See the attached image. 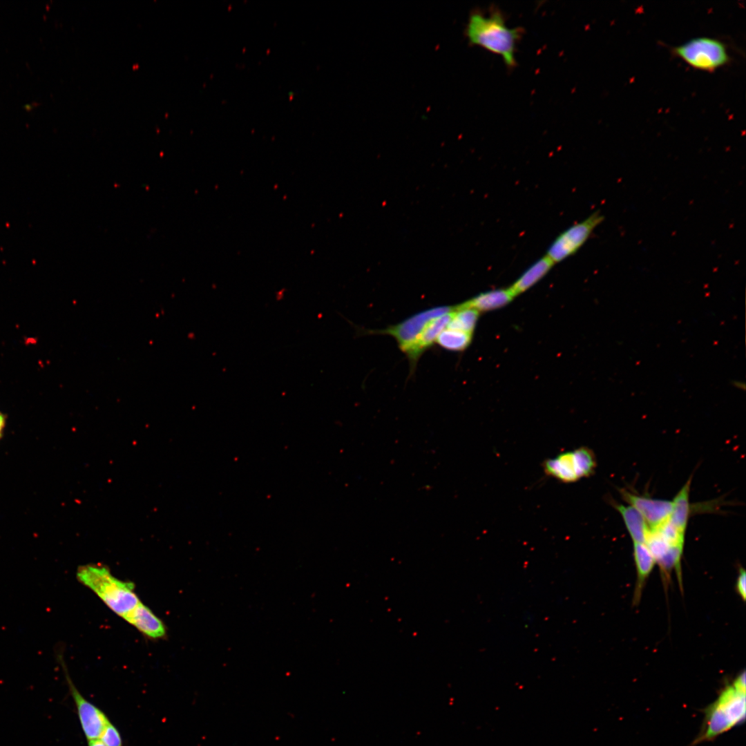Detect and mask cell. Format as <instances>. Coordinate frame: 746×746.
Returning <instances> with one entry per match:
<instances>
[{"label": "cell", "mask_w": 746, "mask_h": 746, "mask_svg": "<svg viewBox=\"0 0 746 746\" xmlns=\"http://www.w3.org/2000/svg\"><path fill=\"white\" fill-rule=\"evenodd\" d=\"M87 741L88 746H106L99 738L88 740Z\"/></svg>", "instance_id": "obj_22"}, {"label": "cell", "mask_w": 746, "mask_h": 746, "mask_svg": "<svg viewBox=\"0 0 746 746\" xmlns=\"http://www.w3.org/2000/svg\"><path fill=\"white\" fill-rule=\"evenodd\" d=\"M633 557L637 573L635 599L640 598L646 580L651 573L656 560L644 544L633 543Z\"/></svg>", "instance_id": "obj_16"}, {"label": "cell", "mask_w": 746, "mask_h": 746, "mask_svg": "<svg viewBox=\"0 0 746 746\" xmlns=\"http://www.w3.org/2000/svg\"><path fill=\"white\" fill-rule=\"evenodd\" d=\"M622 499L635 508L643 517L650 529H655L666 522L672 510V501L639 495L620 489Z\"/></svg>", "instance_id": "obj_9"}, {"label": "cell", "mask_w": 746, "mask_h": 746, "mask_svg": "<svg viewBox=\"0 0 746 746\" xmlns=\"http://www.w3.org/2000/svg\"><path fill=\"white\" fill-rule=\"evenodd\" d=\"M122 618L150 639H161L166 634V629L162 620L142 602Z\"/></svg>", "instance_id": "obj_11"}, {"label": "cell", "mask_w": 746, "mask_h": 746, "mask_svg": "<svg viewBox=\"0 0 746 746\" xmlns=\"http://www.w3.org/2000/svg\"><path fill=\"white\" fill-rule=\"evenodd\" d=\"M675 52L690 66L704 70H714L729 60L725 45L709 37L693 39L676 47Z\"/></svg>", "instance_id": "obj_5"}, {"label": "cell", "mask_w": 746, "mask_h": 746, "mask_svg": "<svg viewBox=\"0 0 746 746\" xmlns=\"http://www.w3.org/2000/svg\"><path fill=\"white\" fill-rule=\"evenodd\" d=\"M99 739L106 746H123L121 734L117 727L111 722L103 729Z\"/></svg>", "instance_id": "obj_20"}, {"label": "cell", "mask_w": 746, "mask_h": 746, "mask_svg": "<svg viewBox=\"0 0 746 746\" xmlns=\"http://www.w3.org/2000/svg\"><path fill=\"white\" fill-rule=\"evenodd\" d=\"M5 424V419L3 414L0 413V437Z\"/></svg>", "instance_id": "obj_23"}, {"label": "cell", "mask_w": 746, "mask_h": 746, "mask_svg": "<svg viewBox=\"0 0 746 746\" xmlns=\"http://www.w3.org/2000/svg\"><path fill=\"white\" fill-rule=\"evenodd\" d=\"M76 576L80 583L122 618L141 602L134 584L116 577L106 566L97 564L80 566Z\"/></svg>", "instance_id": "obj_3"}, {"label": "cell", "mask_w": 746, "mask_h": 746, "mask_svg": "<svg viewBox=\"0 0 746 746\" xmlns=\"http://www.w3.org/2000/svg\"><path fill=\"white\" fill-rule=\"evenodd\" d=\"M684 546H671L668 551L656 562L658 564L663 574L668 576L673 568L677 570L679 577L680 575V560Z\"/></svg>", "instance_id": "obj_19"}, {"label": "cell", "mask_w": 746, "mask_h": 746, "mask_svg": "<svg viewBox=\"0 0 746 746\" xmlns=\"http://www.w3.org/2000/svg\"><path fill=\"white\" fill-rule=\"evenodd\" d=\"M455 306H439L415 314L405 320L383 329H364L363 334H382L392 336L399 348L405 353L415 342L426 325L432 319L454 310Z\"/></svg>", "instance_id": "obj_6"}, {"label": "cell", "mask_w": 746, "mask_h": 746, "mask_svg": "<svg viewBox=\"0 0 746 746\" xmlns=\"http://www.w3.org/2000/svg\"><path fill=\"white\" fill-rule=\"evenodd\" d=\"M736 585V591L745 601L746 597V575L743 568L739 571Z\"/></svg>", "instance_id": "obj_21"}, {"label": "cell", "mask_w": 746, "mask_h": 746, "mask_svg": "<svg viewBox=\"0 0 746 746\" xmlns=\"http://www.w3.org/2000/svg\"><path fill=\"white\" fill-rule=\"evenodd\" d=\"M464 32L470 45L501 56L510 68L516 65L515 51L522 31L520 28L508 27L500 11L492 10L487 15L478 10L472 12Z\"/></svg>", "instance_id": "obj_2"}, {"label": "cell", "mask_w": 746, "mask_h": 746, "mask_svg": "<svg viewBox=\"0 0 746 746\" xmlns=\"http://www.w3.org/2000/svg\"><path fill=\"white\" fill-rule=\"evenodd\" d=\"M542 466L546 476L571 484L591 476L595 470L597 461L591 448L582 446L546 459Z\"/></svg>", "instance_id": "obj_4"}, {"label": "cell", "mask_w": 746, "mask_h": 746, "mask_svg": "<svg viewBox=\"0 0 746 746\" xmlns=\"http://www.w3.org/2000/svg\"><path fill=\"white\" fill-rule=\"evenodd\" d=\"M472 336L471 334L446 327L439 334L435 343L446 350L460 352L469 346Z\"/></svg>", "instance_id": "obj_17"}, {"label": "cell", "mask_w": 746, "mask_h": 746, "mask_svg": "<svg viewBox=\"0 0 746 746\" xmlns=\"http://www.w3.org/2000/svg\"><path fill=\"white\" fill-rule=\"evenodd\" d=\"M454 310L430 321L415 342L404 353L409 361L411 374L414 372L421 356L432 346L439 334L447 327Z\"/></svg>", "instance_id": "obj_10"}, {"label": "cell", "mask_w": 746, "mask_h": 746, "mask_svg": "<svg viewBox=\"0 0 746 746\" xmlns=\"http://www.w3.org/2000/svg\"><path fill=\"white\" fill-rule=\"evenodd\" d=\"M691 478L690 477L674 497L672 501V510L669 522L682 533H685L691 508L689 501V492Z\"/></svg>", "instance_id": "obj_15"}, {"label": "cell", "mask_w": 746, "mask_h": 746, "mask_svg": "<svg viewBox=\"0 0 746 746\" xmlns=\"http://www.w3.org/2000/svg\"><path fill=\"white\" fill-rule=\"evenodd\" d=\"M745 671L726 685L704 710L701 727L691 746L714 740L743 723L746 717Z\"/></svg>", "instance_id": "obj_1"}, {"label": "cell", "mask_w": 746, "mask_h": 746, "mask_svg": "<svg viewBox=\"0 0 746 746\" xmlns=\"http://www.w3.org/2000/svg\"><path fill=\"white\" fill-rule=\"evenodd\" d=\"M479 315V312L474 309L455 305L447 327L472 334Z\"/></svg>", "instance_id": "obj_18"}, {"label": "cell", "mask_w": 746, "mask_h": 746, "mask_svg": "<svg viewBox=\"0 0 746 746\" xmlns=\"http://www.w3.org/2000/svg\"><path fill=\"white\" fill-rule=\"evenodd\" d=\"M555 263L546 256H544L531 265L509 287L515 297L539 281L551 269Z\"/></svg>", "instance_id": "obj_14"}, {"label": "cell", "mask_w": 746, "mask_h": 746, "mask_svg": "<svg viewBox=\"0 0 746 746\" xmlns=\"http://www.w3.org/2000/svg\"><path fill=\"white\" fill-rule=\"evenodd\" d=\"M57 657L63 669L85 737L87 740L99 738L103 729L110 723L108 718L99 708L82 695L69 676L63 656L59 653Z\"/></svg>", "instance_id": "obj_8"}, {"label": "cell", "mask_w": 746, "mask_h": 746, "mask_svg": "<svg viewBox=\"0 0 746 746\" xmlns=\"http://www.w3.org/2000/svg\"><path fill=\"white\" fill-rule=\"evenodd\" d=\"M514 298L509 288L498 289L481 293L459 305L474 309L479 312H486L502 307Z\"/></svg>", "instance_id": "obj_13"}, {"label": "cell", "mask_w": 746, "mask_h": 746, "mask_svg": "<svg viewBox=\"0 0 746 746\" xmlns=\"http://www.w3.org/2000/svg\"><path fill=\"white\" fill-rule=\"evenodd\" d=\"M603 219L600 211H595L583 221L569 227L555 239L546 255L555 264L575 254Z\"/></svg>", "instance_id": "obj_7"}, {"label": "cell", "mask_w": 746, "mask_h": 746, "mask_svg": "<svg viewBox=\"0 0 746 746\" xmlns=\"http://www.w3.org/2000/svg\"><path fill=\"white\" fill-rule=\"evenodd\" d=\"M633 543L644 544L650 528L641 514L630 505L613 502Z\"/></svg>", "instance_id": "obj_12"}]
</instances>
